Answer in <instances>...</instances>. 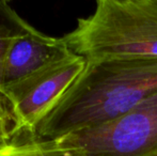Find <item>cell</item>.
<instances>
[{"instance_id":"8","label":"cell","mask_w":157,"mask_h":156,"mask_svg":"<svg viewBox=\"0 0 157 156\" xmlns=\"http://www.w3.org/2000/svg\"><path fill=\"white\" fill-rule=\"evenodd\" d=\"M11 9L9 11L10 24H0V89L3 88L6 83V55H8L9 46L12 40L14 32V25L11 19Z\"/></svg>"},{"instance_id":"6","label":"cell","mask_w":157,"mask_h":156,"mask_svg":"<svg viewBox=\"0 0 157 156\" xmlns=\"http://www.w3.org/2000/svg\"><path fill=\"white\" fill-rule=\"evenodd\" d=\"M0 156H73L70 151L58 146L52 140L35 139L21 144H13Z\"/></svg>"},{"instance_id":"4","label":"cell","mask_w":157,"mask_h":156,"mask_svg":"<svg viewBox=\"0 0 157 156\" xmlns=\"http://www.w3.org/2000/svg\"><path fill=\"white\" fill-rule=\"evenodd\" d=\"M85 58L71 52L29 75L6 83L0 94L9 102L17 131L33 134L82 72Z\"/></svg>"},{"instance_id":"1","label":"cell","mask_w":157,"mask_h":156,"mask_svg":"<svg viewBox=\"0 0 157 156\" xmlns=\"http://www.w3.org/2000/svg\"><path fill=\"white\" fill-rule=\"evenodd\" d=\"M157 93V57L86 60L85 69L33 135L55 140L128 112Z\"/></svg>"},{"instance_id":"7","label":"cell","mask_w":157,"mask_h":156,"mask_svg":"<svg viewBox=\"0 0 157 156\" xmlns=\"http://www.w3.org/2000/svg\"><path fill=\"white\" fill-rule=\"evenodd\" d=\"M16 131L15 119L9 102L0 94V153L12 146V135Z\"/></svg>"},{"instance_id":"3","label":"cell","mask_w":157,"mask_h":156,"mask_svg":"<svg viewBox=\"0 0 157 156\" xmlns=\"http://www.w3.org/2000/svg\"><path fill=\"white\" fill-rule=\"evenodd\" d=\"M52 141L73 156H157V93L109 122Z\"/></svg>"},{"instance_id":"2","label":"cell","mask_w":157,"mask_h":156,"mask_svg":"<svg viewBox=\"0 0 157 156\" xmlns=\"http://www.w3.org/2000/svg\"><path fill=\"white\" fill-rule=\"evenodd\" d=\"M63 40L85 60L157 57V0H99Z\"/></svg>"},{"instance_id":"5","label":"cell","mask_w":157,"mask_h":156,"mask_svg":"<svg viewBox=\"0 0 157 156\" xmlns=\"http://www.w3.org/2000/svg\"><path fill=\"white\" fill-rule=\"evenodd\" d=\"M11 19L14 32L6 55V83L25 77L72 52L63 38H52L41 33L14 11H11Z\"/></svg>"}]
</instances>
